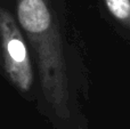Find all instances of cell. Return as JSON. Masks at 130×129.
<instances>
[{"instance_id": "3", "label": "cell", "mask_w": 130, "mask_h": 129, "mask_svg": "<svg viewBox=\"0 0 130 129\" xmlns=\"http://www.w3.org/2000/svg\"><path fill=\"white\" fill-rule=\"evenodd\" d=\"M104 5L113 18L130 29V0H104Z\"/></svg>"}, {"instance_id": "2", "label": "cell", "mask_w": 130, "mask_h": 129, "mask_svg": "<svg viewBox=\"0 0 130 129\" xmlns=\"http://www.w3.org/2000/svg\"><path fill=\"white\" fill-rule=\"evenodd\" d=\"M0 37L5 68L11 82L23 93H29L33 84V72L25 41L13 16L0 9Z\"/></svg>"}, {"instance_id": "1", "label": "cell", "mask_w": 130, "mask_h": 129, "mask_svg": "<svg viewBox=\"0 0 130 129\" xmlns=\"http://www.w3.org/2000/svg\"><path fill=\"white\" fill-rule=\"evenodd\" d=\"M17 16L39 56L46 97L66 111L69 91L57 27L47 0H17Z\"/></svg>"}]
</instances>
